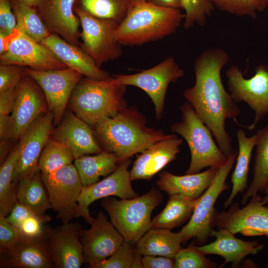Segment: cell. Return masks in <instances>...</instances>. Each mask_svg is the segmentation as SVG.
I'll list each match as a JSON object with an SVG mask.
<instances>
[{
  "label": "cell",
  "mask_w": 268,
  "mask_h": 268,
  "mask_svg": "<svg viewBox=\"0 0 268 268\" xmlns=\"http://www.w3.org/2000/svg\"><path fill=\"white\" fill-rule=\"evenodd\" d=\"M127 85L114 83L112 77L96 80L83 76L74 87L67 106L91 127L127 107Z\"/></svg>",
  "instance_id": "4"
},
{
  "label": "cell",
  "mask_w": 268,
  "mask_h": 268,
  "mask_svg": "<svg viewBox=\"0 0 268 268\" xmlns=\"http://www.w3.org/2000/svg\"><path fill=\"white\" fill-rule=\"evenodd\" d=\"M266 268H268V263H267V265Z\"/></svg>",
  "instance_id": "53"
},
{
  "label": "cell",
  "mask_w": 268,
  "mask_h": 268,
  "mask_svg": "<svg viewBox=\"0 0 268 268\" xmlns=\"http://www.w3.org/2000/svg\"><path fill=\"white\" fill-rule=\"evenodd\" d=\"M240 266L242 268H258V266L256 263L250 259H244L241 263Z\"/></svg>",
  "instance_id": "51"
},
{
  "label": "cell",
  "mask_w": 268,
  "mask_h": 268,
  "mask_svg": "<svg viewBox=\"0 0 268 268\" xmlns=\"http://www.w3.org/2000/svg\"><path fill=\"white\" fill-rule=\"evenodd\" d=\"M26 67L0 63V92L15 88L26 74Z\"/></svg>",
  "instance_id": "41"
},
{
  "label": "cell",
  "mask_w": 268,
  "mask_h": 268,
  "mask_svg": "<svg viewBox=\"0 0 268 268\" xmlns=\"http://www.w3.org/2000/svg\"><path fill=\"white\" fill-rule=\"evenodd\" d=\"M142 256L124 240L116 251L94 268H143Z\"/></svg>",
  "instance_id": "37"
},
{
  "label": "cell",
  "mask_w": 268,
  "mask_h": 268,
  "mask_svg": "<svg viewBox=\"0 0 268 268\" xmlns=\"http://www.w3.org/2000/svg\"><path fill=\"white\" fill-rule=\"evenodd\" d=\"M143 268H174V258L160 256H143Z\"/></svg>",
  "instance_id": "46"
},
{
  "label": "cell",
  "mask_w": 268,
  "mask_h": 268,
  "mask_svg": "<svg viewBox=\"0 0 268 268\" xmlns=\"http://www.w3.org/2000/svg\"><path fill=\"white\" fill-rule=\"evenodd\" d=\"M48 112L43 90L31 76L26 74L15 87V102L10 115L13 124V141H18L38 116Z\"/></svg>",
  "instance_id": "19"
},
{
  "label": "cell",
  "mask_w": 268,
  "mask_h": 268,
  "mask_svg": "<svg viewBox=\"0 0 268 268\" xmlns=\"http://www.w3.org/2000/svg\"><path fill=\"white\" fill-rule=\"evenodd\" d=\"M16 28V35L7 50L0 55V64L18 65L38 70L67 68L47 47Z\"/></svg>",
  "instance_id": "17"
},
{
  "label": "cell",
  "mask_w": 268,
  "mask_h": 268,
  "mask_svg": "<svg viewBox=\"0 0 268 268\" xmlns=\"http://www.w3.org/2000/svg\"><path fill=\"white\" fill-rule=\"evenodd\" d=\"M265 194L263 198H262V203L264 205L268 204V188L264 193Z\"/></svg>",
  "instance_id": "52"
},
{
  "label": "cell",
  "mask_w": 268,
  "mask_h": 268,
  "mask_svg": "<svg viewBox=\"0 0 268 268\" xmlns=\"http://www.w3.org/2000/svg\"><path fill=\"white\" fill-rule=\"evenodd\" d=\"M174 268H215L217 264L198 250L194 245L183 248L174 257Z\"/></svg>",
  "instance_id": "39"
},
{
  "label": "cell",
  "mask_w": 268,
  "mask_h": 268,
  "mask_svg": "<svg viewBox=\"0 0 268 268\" xmlns=\"http://www.w3.org/2000/svg\"><path fill=\"white\" fill-rule=\"evenodd\" d=\"M25 72L43 90L48 110L54 117V124L58 125L66 112L74 87L84 75L69 67L38 70L26 67Z\"/></svg>",
  "instance_id": "12"
},
{
  "label": "cell",
  "mask_w": 268,
  "mask_h": 268,
  "mask_svg": "<svg viewBox=\"0 0 268 268\" xmlns=\"http://www.w3.org/2000/svg\"><path fill=\"white\" fill-rule=\"evenodd\" d=\"M156 6L173 8H182L181 0H144Z\"/></svg>",
  "instance_id": "48"
},
{
  "label": "cell",
  "mask_w": 268,
  "mask_h": 268,
  "mask_svg": "<svg viewBox=\"0 0 268 268\" xmlns=\"http://www.w3.org/2000/svg\"><path fill=\"white\" fill-rule=\"evenodd\" d=\"M21 149V142L10 151L0 167V216H7L17 202L13 177Z\"/></svg>",
  "instance_id": "33"
},
{
  "label": "cell",
  "mask_w": 268,
  "mask_h": 268,
  "mask_svg": "<svg viewBox=\"0 0 268 268\" xmlns=\"http://www.w3.org/2000/svg\"><path fill=\"white\" fill-rule=\"evenodd\" d=\"M10 1L16 19V27L26 35L41 43L51 35L36 8L17 0Z\"/></svg>",
  "instance_id": "34"
},
{
  "label": "cell",
  "mask_w": 268,
  "mask_h": 268,
  "mask_svg": "<svg viewBox=\"0 0 268 268\" xmlns=\"http://www.w3.org/2000/svg\"><path fill=\"white\" fill-rule=\"evenodd\" d=\"M54 117L49 111L38 116L18 140L21 143L20 156L14 171L13 182L33 176L39 169L42 152L53 129Z\"/></svg>",
  "instance_id": "15"
},
{
  "label": "cell",
  "mask_w": 268,
  "mask_h": 268,
  "mask_svg": "<svg viewBox=\"0 0 268 268\" xmlns=\"http://www.w3.org/2000/svg\"><path fill=\"white\" fill-rule=\"evenodd\" d=\"M182 142V139L172 134L169 137L152 144L140 154H136V158L130 171L132 181L150 180L156 174L176 158Z\"/></svg>",
  "instance_id": "23"
},
{
  "label": "cell",
  "mask_w": 268,
  "mask_h": 268,
  "mask_svg": "<svg viewBox=\"0 0 268 268\" xmlns=\"http://www.w3.org/2000/svg\"><path fill=\"white\" fill-rule=\"evenodd\" d=\"M74 5L75 0H46L36 9L51 34L79 46L80 22L74 14Z\"/></svg>",
  "instance_id": "22"
},
{
  "label": "cell",
  "mask_w": 268,
  "mask_h": 268,
  "mask_svg": "<svg viewBox=\"0 0 268 268\" xmlns=\"http://www.w3.org/2000/svg\"><path fill=\"white\" fill-rule=\"evenodd\" d=\"M198 200L182 194L169 196L164 209L151 220V228L171 230L182 226L191 218Z\"/></svg>",
  "instance_id": "31"
},
{
  "label": "cell",
  "mask_w": 268,
  "mask_h": 268,
  "mask_svg": "<svg viewBox=\"0 0 268 268\" xmlns=\"http://www.w3.org/2000/svg\"><path fill=\"white\" fill-rule=\"evenodd\" d=\"M255 134L253 180L242 195L241 203L243 205L253 196L259 193H264L268 188V125L258 130Z\"/></svg>",
  "instance_id": "30"
},
{
  "label": "cell",
  "mask_w": 268,
  "mask_h": 268,
  "mask_svg": "<svg viewBox=\"0 0 268 268\" xmlns=\"http://www.w3.org/2000/svg\"><path fill=\"white\" fill-rule=\"evenodd\" d=\"M34 214H36L29 208L17 201L5 218L18 230L22 222L27 217Z\"/></svg>",
  "instance_id": "45"
},
{
  "label": "cell",
  "mask_w": 268,
  "mask_h": 268,
  "mask_svg": "<svg viewBox=\"0 0 268 268\" xmlns=\"http://www.w3.org/2000/svg\"><path fill=\"white\" fill-rule=\"evenodd\" d=\"M0 267L13 268H55L43 231L32 237L21 236L8 248H0Z\"/></svg>",
  "instance_id": "20"
},
{
  "label": "cell",
  "mask_w": 268,
  "mask_h": 268,
  "mask_svg": "<svg viewBox=\"0 0 268 268\" xmlns=\"http://www.w3.org/2000/svg\"><path fill=\"white\" fill-rule=\"evenodd\" d=\"M11 8L10 0H0V34L9 35L16 27V17Z\"/></svg>",
  "instance_id": "43"
},
{
  "label": "cell",
  "mask_w": 268,
  "mask_h": 268,
  "mask_svg": "<svg viewBox=\"0 0 268 268\" xmlns=\"http://www.w3.org/2000/svg\"><path fill=\"white\" fill-rule=\"evenodd\" d=\"M15 102V87L0 92V115H10Z\"/></svg>",
  "instance_id": "47"
},
{
  "label": "cell",
  "mask_w": 268,
  "mask_h": 268,
  "mask_svg": "<svg viewBox=\"0 0 268 268\" xmlns=\"http://www.w3.org/2000/svg\"><path fill=\"white\" fill-rule=\"evenodd\" d=\"M180 232L174 233L171 230L150 228L137 242L136 250L143 256H160L174 258L183 247Z\"/></svg>",
  "instance_id": "27"
},
{
  "label": "cell",
  "mask_w": 268,
  "mask_h": 268,
  "mask_svg": "<svg viewBox=\"0 0 268 268\" xmlns=\"http://www.w3.org/2000/svg\"><path fill=\"white\" fill-rule=\"evenodd\" d=\"M185 74L174 58L169 56L152 68L133 74L114 75L112 79L115 83L136 86L146 92L154 104L156 118L160 120L169 84L177 82Z\"/></svg>",
  "instance_id": "9"
},
{
  "label": "cell",
  "mask_w": 268,
  "mask_h": 268,
  "mask_svg": "<svg viewBox=\"0 0 268 268\" xmlns=\"http://www.w3.org/2000/svg\"><path fill=\"white\" fill-rule=\"evenodd\" d=\"M228 53L219 48L203 51L194 62L196 81L183 96L204 124L211 130L218 146L228 158L233 150L232 140L225 129V120L236 118L240 110L222 83L221 71L229 60Z\"/></svg>",
  "instance_id": "1"
},
{
  "label": "cell",
  "mask_w": 268,
  "mask_h": 268,
  "mask_svg": "<svg viewBox=\"0 0 268 268\" xmlns=\"http://www.w3.org/2000/svg\"><path fill=\"white\" fill-rule=\"evenodd\" d=\"M90 224L89 229L82 230L80 240L86 263L94 268L114 253L125 239L102 211Z\"/></svg>",
  "instance_id": "18"
},
{
  "label": "cell",
  "mask_w": 268,
  "mask_h": 268,
  "mask_svg": "<svg viewBox=\"0 0 268 268\" xmlns=\"http://www.w3.org/2000/svg\"><path fill=\"white\" fill-rule=\"evenodd\" d=\"M50 137L62 143L71 152L74 159L104 150L98 143L90 126L72 111H66Z\"/></svg>",
  "instance_id": "21"
},
{
  "label": "cell",
  "mask_w": 268,
  "mask_h": 268,
  "mask_svg": "<svg viewBox=\"0 0 268 268\" xmlns=\"http://www.w3.org/2000/svg\"><path fill=\"white\" fill-rule=\"evenodd\" d=\"M163 199L161 193L153 187L146 194L133 199L104 198L101 205L125 240L134 246L151 228L152 212Z\"/></svg>",
  "instance_id": "5"
},
{
  "label": "cell",
  "mask_w": 268,
  "mask_h": 268,
  "mask_svg": "<svg viewBox=\"0 0 268 268\" xmlns=\"http://www.w3.org/2000/svg\"><path fill=\"white\" fill-rule=\"evenodd\" d=\"M74 160L67 147L50 137L41 154L38 167L42 174H47L72 164Z\"/></svg>",
  "instance_id": "36"
},
{
  "label": "cell",
  "mask_w": 268,
  "mask_h": 268,
  "mask_svg": "<svg viewBox=\"0 0 268 268\" xmlns=\"http://www.w3.org/2000/svg\"><path fill=\"white\" fill-rule=\"evenodd\" d=\"M262 198L257 194L242 208L235 202L228 210L216 211L214 227L227 229L234 234L268 238V207L262 203Z\"/></svg>",
  "instance_id": "13"
},
{
  "label": "cell",
  "mask_w": 268,
  "mask_h": 268,
  "mask_svg": "<svg viewBox=\"0 0 268 268\" xmlns=\"http://www.w3.org/2000/svg\"><path fill=\"white\" fill-rule=\"evenodd\" d=\"M52 217L48 215H32L25 219L19 227L18 231L21 236L32 237L43 231V223L49 222Z\"/></svg>",
  "instance_id": "42"
},
{
  "label": "cell",
  "mask_w": 268,
  "mask_h": 268,
  "mask_svg": "<svg viewBox=\"0 0 268 268\" xmlns=\"http://www.w3.org/2000/svg\"><path fill=\"white\" fill-rule=\"evenodd\" d=\"M255 74L245 78L239 67L232 65L226 71L229 93L236 103H246L255 112L253 122L248 126H240L249 131L254 130L260 121L268 114V66L259 65Z\"/></svg>",
  "instance_id": "10"
},
{
  "label": "cell",
  "mask_w": 268,
  "mask_h": 268,
  "mask_svg": "<svg viewBox=\"0 0 268 268\" xmlns=\"http://www.w3.org/2000/svg\"><path fill=\"white\" fill-rule=\"evenodd\" d=\"M41 178L56 218L67 223L74 217L82 185L73 164L61 167Z\"/></svg>",
  "instance_id": "11"
},
{
  "label": "cell",
  "mask_w": 268,
  "mask_h": 268,
  "mask_svg": "<svg viewBox=\"0 0 268 268\" xmlns=\"http://www.w3.org/2000/svg\"><path fill=\"white\" fill-rule=\"evenodd\" d=\"M218 169L210 167L207 170L183 176L164 171L159 175L157 186L169 196L182 194L191 199L199 198L214 179Z\"/></svg>",
  "instance_id": "26"
},
{
  "label": "cell",
  "mask_w": 268,
  "mask_h": 268,
  "mask_svg": "<svg viewBox=\"0 0 268 268\" xmlns=\"http://www.w3.org/2000/svg\"><path fill=\"white\" fill-rule=\"evenodd\" d=\"M185 18L180 9L134 0L115 34L122 46L141 45L174 34Z\"/></svg>",
  "instance_id": "3"
},
{
  "label": "cell",
  "mask_w": 268,
  "mask_h": 268,
  "mask_svg": "<svg viewBox=\"0 0 268 268\" xmlns=\"http://www.w3.org/2000/svg\"><path fill=\"white\" fill-rule=\"evenodd\" d=\"M237 154L238 151H235L227 158L225 164L218 169L210 185L199 198L191 218L180 231L184 244L194 238L198 246H202L211 237L217 211L214 207L215 203L219 195L230 188L226 180Z\"/></svg>",
  "instance_id": "7"
},
{
  "label": "cell",
  "mask_w": 268,
  "mask_h": 268,
  "mask_svg": "<svg viewBox=\"0 0 268 268\" xmlns=\"http://www.w3.org/2000/svg\"><path fill=\"white\" fill-rule=\"evenodd\" d=\"M134 0H75V6L91 15L119 24L126 17Z\"/></svg>",
  "instance_id": "35"
},
{
  "label": "cell",
  "mask_w": 268,
  "mask_h": 268,
  "mask_svg": "<svg viewBox=\"0 0 268 268\" xmlns=\"http://www.w3.org/2000/svg\"><path fill=\"white\" fill-rule=\"evenodd\" d=\"M181 121L171 126V132L181 135L191 152V162L186 174L199 173L205 167L219 169L227 158L216 145L211 130L204 124L188 102L180 107Z\"/></svg>",
  "instance_id": "6"
},
{
  "label": "cell",
  "mask_w": 268,
  "mask_h": 268,
  "mask_svg": "<svg viewBox=\"0 0 268 268\" xmlns=\"http://www.w3.org/2000/svg\"><path fill=\"white\" fill-rule=\"evenodd\" d=\"M211 237H215V241L205 245H195V247L205 256L216 255L223 258L225 261L220 268L228 263H232V268H239L241 262L247 256L256 255L264 248V245L257 240H242L225 229H213Z\"/></svg>",
  "instance_id": "24"
},
{
  "label": "cell",
  "mask_w": 268,
  "mask_h": 268,
  "mask_svg": "<svg viewBox=\"0 0 268 268\" xmlns=\"http://www.w3.org/2000/svg\"><path fill=\"white\" fill-rule=\"evenodd\" d=\"M146 124L145 117L132 106L101 120L91 128L102 149L115 154L121 163L172 134L148 128Z\"/></svg>",
  "instance_id": "2"
},
{
  "label": "cell",
  "mask_w": 268,
  "mask_h": 268,
  "mask_svg": "<svg viewBox=\"0 0 268 268\" xmlns=\"http://www.w3.org/2000/svg\"><path fill=\"white\" fill-rule=\"evenodd\" d=\"M219 10L240 16L257 17V8L253 0H209Z\"/></svg>",
  "instance_id": "40"
},
{
  "label": "cell",
  "mask_w": 268,
  "mask_h": 268,
  "mask_svg": "<svg viewBox=\"0 0 268 268\" xmlns=\"http://www.w3.org/2000/svg\"><path fill=\"white\" fill-rule=\"evenodd\" d=\"M41 43L50 49L67 67L78 71L84 76L99 80L110 77L79 46L69 43L57 34H51Z\"/></svg>",
  "instance_id": "25"
},
{
  "label": "cell",
  "mask_w": 268,
  "mask_h": 268,
  "mask_svg": "<svg viewBox=\"0 0 268 268\" xmlns=\"http://www.w3.org/2000/svg\"><path fill=\"white\" fill-rule=\"evenodd\" d=\"M131 162V158L127 159L114 172L103 180L82 187L74 217H82L86 222L91 224L94 218L91 216L88 207L96 200L111 196H117L120 199L138 197L139 195L132 188L130 172L128 170Z\"/></svg>",
  "instance_id": "14"
},
{
  "label": "cell",
  "mask_w": 268,
  "mask_h": 268,
  "mask_svg": "<svg viewBox=\"0 0 268 268\" xmlns=\"http://www.w3.org/2000/svg\"><path fill=\"white\" fill-rule=\"evenodd\" d=\"M82 31L79 47L94 60L100 68L122 54V45L115 38L119 24L114 21L94 17L74 5Z\"/></svg>",
  "instance_id": "8"
},
{
  "label": "cell",
  "mask_w": 268,
  "mask_h": 268,
  "mask_svg": "<svg viewBox=\"0 0 268 268\" xmlns=\"http://www.w3.org/2000/svg\"><path fill=\"white\" fill-rule=\"evenodd\" d=\"M257 11L262 12L268 7V0H253Z\"/></svg>",
  "instance_id": "49"
},
{
  "label": "cell",
  "mask_w": 268,
  "mask_h": 268,
  "mask_svg": "<svg viewBox=\"0 0 268 268\" xmlns=\"http://www.w3.org/2000/svg\"><path fill=\"white\" fill-rule=\"evenodd\" d=\"M239 150L237 162L231 177L232 188L229 197L225 201L224 206L227 208L233 203L236 196L243 195L248 187V176L252 153L256 144V134L250 137L246 136L245 132L239 129L236 134Z\"/></svg>",
  "instance_id": "29"
},
{
  "label": "cell",
  "mask_w": 268,
  "mask_h": 268,
  "mask_svg": "<svg viewBox=\"0 0 268 268\" xmlns=\"http://www.w3.org/2000/svg\"><path fill=\"white\" fill-rule=\"evenodd\" d=\"M182 8L185 11L183 26L189 29L198 24L204 26L215 6L209 0H181Z\"/></svg>",
  "instance_id": "38"
},
{
  "label": "cell",
  "mask_w": 268,
  "mask_h": 268,
  "mask_svg": "<svg viewBox=\"0 0 268 268\" xmlns=\"http://www.w3.org/2000/svg\"><path fill=\"white\" fill-rule=\"evenodd\" d=\"M120 164L115 154L105 151L93 156H82L73 161L83 187L99 182L100 177L109 175Z\"/></svg>",
  "instance_id": "28"
},
{
  "label": "cell",
  "mask_w": 268,
  "mask_h": 268,
  "mask_svg": "<svg viewBox=\"0 0 268 268\" xmlns=\"http://www.w3.org/2000/svg\"><path fill=\"white\" fill-rule=\"evenodd\" d=\"M43 229L55 268H79L86 264L80 240L83 228L79 223H63L54 228L47 224Z\"/></svg>",
  "instance_id": "16"
},
{
  "label": "cell",
  "mask_w": 268,
  "mask_h": 268,
  "mask_svg": "<svg viewBox=\"0 0 268 268\" xmlns=\"http://www.w3.org/2000/svg\"><path fill=\"white\" fill-rule=\"evenodd\" d=\"M18 231L5 218L0 216V248H8L13 245L19 239Z\"/></svg>",
  "instance_id": "44"
},
{
  "label": "cell",
  "mask_w": 268,
  "mask_h": 268,
  "mask_svg": "<svg viewBox=\"0 0 268 268\" xmlns=\"http://www.w3.org/2000/svg\"><path fill=\"white\" fill-rule=\"evenodd\" d=\"M27 6L36 8L46 0H17Z\"/></svg>",
  "instance_id": "50"
},
{
  "label": "cell",
  "mask_w": 268,
  "mask_h": 268,
  "mask_svg": "<svg viewBox=\"0 0 268 268\" xmlns=\"http://www.w3.org/2000/svg\"><path fill=\"white\" fill-rule=\"evenodd\" d=\"M39 169L32 177L20 180L17 185V201L38 215H44L51 208L48 194Z\"/></svg>",
  "instance_id": "32"
}]
</instances>
